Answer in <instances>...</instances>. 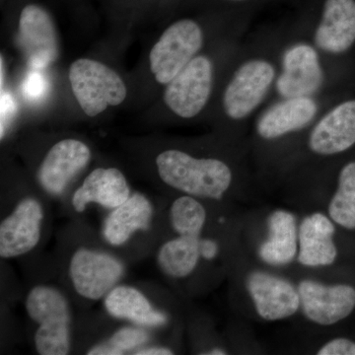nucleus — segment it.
Segmentation results:
<instances>
[{"label": "nucleus", "mask_w": 355, "mask_h": 355, "mask_svg": "<svg viewBox=\"0 0 355 355\" xmlns=\"http://www.w3.org/2000/svg\"><path fill=\"white\" fill-rule=\"evenodd\" d=\"M205 44L207 32L197 20L183 18L164 28L128 76V106L144 111L148 109L165 86L205 50Z\"/></svg>", "instance_id": "1"}, {"label": "nucleus", "mask_w": 355, "mask_h": 355, "mask_svg": "<svg viewBox=\"0 0 355 355\" xmlns=\"http://www.w3.org/2000/svg\"><path fill=\"white\" fill-rule=\"evenodd\" d=\"M62 81V86L58 81V92L69 95L70 113L83 114L90 120L130 101L128 77L100 58H77Z\"/></svg>", "instance_id": "2"}, {"label": "nucleus", "mask_w": 355, "mask_h": 355, "mask_svg": "<svg viewBox=\"0 0 355 355\" xmlns=\"http://www.w3.org/2000/svg\"><path fill=\"white\" fill-rule=\"evenodd\" d=\"M161 181L195 198L221 200L233 181V173L220 159L196 157L181 149L161 151L154 159Z\"/></svg>", "instance_id": "3"}, {"label": "nucleus", "mask_w": 355, "mask_h": 355, "mask_svg": "<svg viewBox=\"0 0 355 355\" xmlns=\"http://www.w3.org/2000/svg\"><path fill=\"white\" fill-rule=\"evenodd\" d=\"M216 79L214 58L203 51L165 86L158 99L144 111V114H168L179 120H193L209 107Z\"/></svg>", "instance_id": "4"}, {"label": "nucleus", "mask_w": 355, "mask_h": 355, "mask_svg": "<svg viewBox=\"0 0 355 355\" xmlns=\"http://www.w3.org/2000/svg\"><path fill=\"white\" fill-rule=\"evenodd\" d=\"M11 37L26 67L51 69L60 58L57 24L39 4L29 3L21 9Z\"/></svg>", "instance_id": "5"}, {"label": "nucleus", "mask_w": 355, "mask_h": 355, "mask_svg": "<svg viewBox=\"0 0 355 355\" xmlns=\"http://www.w3.org/2000/svg\"><path fill=\"white\" fill-rule=\"evenodd\" d=\"M26 310L40 324L35 335L39 354H69L70 315L69 304L64 296L51 287H35L26 300Z\"/></svg>", "instance_id": "6"}, {"label": "nucleus", "mask_w": 355, "mask_h": 355, "mask_svg": "<svg viewBox=\"0 0 355 355\" xmlns=\"http://www.w3.org/2000/svg\"><path fill=\"white\" fill-rule=\"evenodd\" d=\"M275 80V69L265 58H252L240 65L221 96L224 114L233 121L248 118L258 108Z\"/></svg>", "instance_id": "7"}, {"label": "nucleus", "mask_w": 355, "mask_h": 355, "mask_svg": "<svg viewBox=\"0 0 355 355\" xmlns=\"http://www.w3.org/2000/svg\"><path fill=\"white\" fill-rule=\"evenodd\" d=\"M297 289L303 315L318 326H334L349 317L355 309V287L349 284L303 279Z\"/></svg>", "instance_id": "8"}, {"label": "nucleus", "mask_w": 355, "mask_h": 355, "mask_svg": "<svg viewBox=\"0 0 355 355\" xmlns=\"http://www.w3.org/2000/svg\"><path fill=\"white\" fill-rule=\"evenodd\" d=\"M92 158L90 146L76 137L58 140L44 154L37 179L46 193H62L70 182L83 171Z\"/></svg>", "instance_id": "9"}, {"label": "nucleus", "mask_w": 355, "mask_h": 355, "mask_svg": "<svg viewBox=\"0 0 355 355\" xmlns=\"http://www.w3.org/2000/svg\"><path fill=\"white\" fill-rule=\"evenodd\" d=\"M246 288L257 314L265 321L288 319L300 309L298 289L277 275L254 270L248 275Z\"/></svg>", "instance_id": "10"}, {"label": "nucleus", "mask_w": 355, "mask_h": 355, "mask_svg": "<svg viewBox=\"0 0 355 355\" xmlns=\"http://www.w3.org/2000/svg\"><path fill=\"white\" fill-rule=\"evenodd\" d=\"M323 81L321 60L314 46L298 43L287 49L277 79V90L282 97H312Z\"/></svg>", "instance_id": "11"}, {"label": "nucleus", "mask_w": 355, "mask_h": 355, "mask_svg": "<svg viewBox=\"0 0 355 355\" xmlns=\"http://www.w3.org/2000/svg\"><path fill=\"white\" fill-rule=\"evenodd\" d=\"M70 277L77 293L84 298L103 297L123 275V265L107 254L80 249L72 257Z\"/></svg>", "instance_id": "12"}, {"label": "nucleus", "mask_w": 355, "mask_h": 355, "mask_svg": "<svg viewBox=\"0 0 355 355\" xmlns=\"http://www.w3.org/2000/svg\"><path fill=\"white\" fill-rule=\"evenodd\" d=\"M355 144V100L340 103L311 130L308 146L320 156H333Z\"/></svg>", "instance_id": "13"}, {"label": "nucleus", "mask_w": 355, "mask_h": 355, "mask_svg": "<svg viewBox=\"0 0 355 355\" xmlns=\"http://www.w3.org/2000/svg\"><path fill=\"white\" fill-rule=\"evenodd\" d=\"M43 209L34 198H25L0 225V256L14 258L31 251L39 243Z\"/></svg>", "instance_id": "14"}, {"label": "nucleus", "mask_w": 355, "mask_h": 355, "mask_svg": "<svg viewBox=\"0 0 355 355\" xmlns=\"http://www.w3.org/2000/svg\"><path fill=\"white\" fill-rule=\"evenodd\" d=\"M335 234L336 224L330 216L322 212L305 216L298 226L299 263L307 268L333 265L338 254Z\"/></svg>", "instance_id": "15"}, {"label": "nucleus", "mask_w": 355, "mask_h": 355, "mask_svg": "<svg viewBox=\"0 0 355 355\" xmlns=\"http://www.w3.org/2000/svg\"><path fill=\"white\" fill-rule=\"evenodd\" d=\"M314 41L331 55L349 51L355 43V0H326Z\"/></svg>", "instance_id": "16"}, {"label": "nucleus", "mask_w": 355, "mask_h": 355, "mask_svg": "<svg viewBox=\"0 0 355 355\" xmlns=\"http://www.w3.org/2000/svg\"><path fill=\"white\" fill-rule=\"evenodd\" d=\"M317 114L318 104L312 97L284 98L261 114L257 133L265 140L280 139L307 127Z\"/></svg>", "instance_id": "17"}, {"label": "nucleus", "mask_w": 355, "mask_h": 355, "mask_svg": "<svg viewBox=\"0 0 355 355\" xmlns=\"http://www.w3.org/2000/svg\"><path fill=\"white\" fill-rule=\"evenodd\" d=\"M130 191L125 175L118 168L99 167L84 180L72 197V205L83 212L90 202L107 209H116L130 198Z\"/></svg>", "instance_id": "18"}, {"label": "nucleus", "mask_w": 355, "mask_h": 355, "mask_svg": "<svg viewBox=\"0 0 355 355\" xmlns=\"http://www.w3.org/2000/svg\"><path fill=\"white\" fill-rule=\"evenodd\" d=\"M259 257L272 266L289 265L297 258L298 226L296 217L286 209H277L268 218V237L259 248Z\"/></svg>", "instance_id": "19"}, {"label": "nucleus", "mask_w": 355, "mask_h": 355, "mask_svg": "<svg viewBox=\"0 0 355 355\" xmlns=\"http://www.w3.org/2000/svg\"><path fill=\"white\" fill-rule=\"evenodd\" d=\"M153 209L144 196L135 193L128 198L106 219L103 229L106 241L120 246L130 239L133 233L146 230L153 218Z\"/></svg>", "instance_id": "20"}, {"label": "nucleus", "mask_w": 355, "mask_h": 355, "mask_svg": "<svg viewBox=\"0 0 355 355\" xmlns=\"http://www.w3.org/2000/svg\"><path fill=\"white\" fill-rule=\"evenodd\" d=\"M109 314L147 327L162 326L167 322L163 313L154 309L146 296L130 286H118L105 299Z\"/></svg>", "instance_id": "21"}, {"label": "nucleus", "mask_w": 355, "mask_h": 355, "mask_svg": "<svg viewBox=\"0 0 355 355\" xmlns=\"http://www.w3.org/2000/svg\"><path fill=\"white\" fill-rule=\"evenodd\" d=\"M200 258V236L180 235L163 245L159 251L158 263L170 277L183 279L195 270Z\"/></svg>", "instance_id": "22"}, {"label": "nucleus", "mask_w": 355, "mask_h": 355, "mask_svg": "<svg viewBox=\"0 0 355 355\" xmlns=\"http://www.w3.org/2000/svg\"><path fill=\"white\" fill-rule=\"evenodd\" d=\"M329 216L336 225L355 230V161L342 168L338 188L329 203Z\"/></svg>", "instance_id": "23"}, {"label": "nucleus", "mask_w": 355, "mask_h": 355, "mask_svg": "<svg viewBox=\"0 0 355 355\" xmlns=\"http://www.w3.org/2000/svg\"><path fill=\"white\" fill-rule=\"evenodd\" d=\"M170 221L179 235L200 236L207 221V211L195 197L183 196L173 202Z\"/></svg>", "instance_id": "24"}, {"label": "nucleus", "mask_w": 355, "mask_h": 355, "mask_svg": "<svg viewBox=\"0 0 355 355\" xmlns=\"http://www.w3.org/2000/svg\"><path fill=\"white\" fill-rule=\"evenodd\" d=\"M148 340L141 329L125 328L116 331L106 343L96 345L88 352L89 355H119L135 349Z\"/></svg>", "instance_id": "25"}, {"label": "nucleus", "mask_w": 355, "mask_h": 355, "mask_svg": "<svg viewBox=\"0 0 355 355\" xmlns=\"http://www.w3.org/2000/svg\"><path fill=\"white\" fill-rule=\"evenodd\" d=\"M319 355H355V342L347 338H336L318 350Z\"/></svg>", "instance_id": "26"}, {"label": "nucleus", "mask_w": 355, "mask_h": 355, "mask_svg": "<svg viewBox=\"0 0 355 355\" xmlns=\"http://www.w3.org/2000/svg\"><path fill=\"white\" fill-rule=\"evenodd\" d=\"M219 246L216 241L211 239H200V257L210 261L216 258L218 254Z\"/></svg>", "instance_id": "27"}, {"label": "nucleus", "mask_w": 355, "mask_h": 355, "mask_svg": "<svg viewBox=\"0 0 355 355\" xmlns=\"http://www.w3.org/2000/svg\"><path fill=\"white\" fill-rule=\"evenodd\" d=\"M7 62L6 55L3 51L0 55V90L6 89L8 84V69H7Z\"/></svg>", "instance_id": "28"}, {"label": "nucleus", "mask_w": 355, "mask_h": 355, "mask_svg": "<svg viewBox=\"0 0 355 355\" xmlns=\"http://www.w3.org/2000/svg\"><path fill=\"white\" fill-rule=\"evenodd\" d=\"M137 355H171L173 352L168 349H163V347H153V349H147L139 350L135 352Z\"/></svg>", "instance_id": "29"}, {"label": "nucleus", "mask_w": 355, "mask_h": 355, "mask_svg": "<svg viewBox=\"0 0 355 355\" xmlns=\"http://www.w3.org/2000/svg\"><path fill=\"white\" fill-rule=\"evenodd\" d=\"M207 354L209 355H225L227 354V352H225L224 349H214L210 350L209 352H207Z\"/></svg>", "instance_id": "30"}, {"label": "nucleus", "mask_w": 355, "mask_h": 355, "mask_svg": "<svg viewBox=\"0 0 355 355\" xmlns=\"http://www.w3.org/2000/svg\"><path fill=\"white\" fill-rule=\"evenodd\" d=\"M226 1H245V0H226Z\"/></svg>", "instance_id": "31"}]
</instances>
